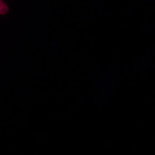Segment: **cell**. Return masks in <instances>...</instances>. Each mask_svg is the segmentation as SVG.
I'll return each instance as SVG.
<instances>
[{
	"mask_svg": "<svg viewBox=\"0 0 155 155\" xmlns=\"http://www.w3.org/2000/svg\"><path fill=\"white\" fill-rule=\"evenodd\" d=\"M1 15H5L6 13L8 11V8L6 5L5 3L1 0Z\"/></svg>",
	"mask_w": 155,
	"mask_h": 155,
	"instance_id": "cell-1",
	"label": "cell"
}]
</instances>
